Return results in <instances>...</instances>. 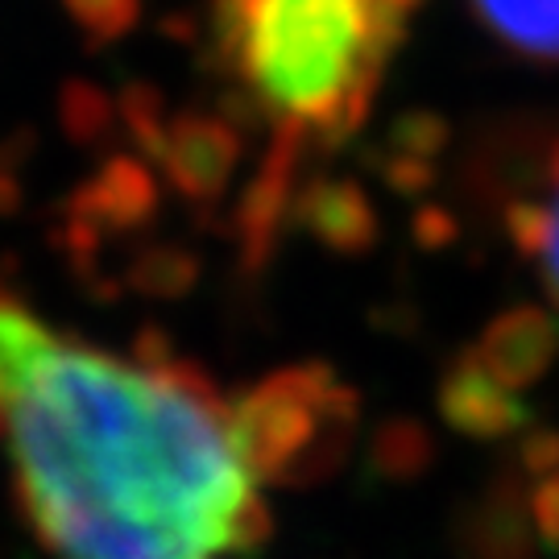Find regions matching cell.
Wrapping results in <instances>:
<instances>
[{"label": "cell", "mask_w": 559, "mask_h": 559, "mask_svg": "<svg viewBox=\"0 0 559 559\" xmlns=\"http://www.w3.org/2000/svg\"><path fill=\"white\" fill-rule=\"evenodd\" d=\"M0 436L55 559H224L258 535V448L200 385L0 299Z\"/></svg>", "instance_id": "6da1fadb"}, {"label": "cell", "mask_w": 559, "mask_h": 559, "mask_svg": "<svg viewBox=\"0 0 559 559\" xmlns=\"http://www.w3.org/2000/svg\"><path fill=\"white\" fill-rule=\"evenodd\" d=\"M411 0H216V46L286 138H340L378 96Z\"/></svg>", "instance_id": "7a4b0ae2"}, {"label": "cell", "mask_w": 559, "mask_h": 559, "mask_svg": "<svg viewBox=\"0 0 559 559\" xmlns=\"http://www.w3.org/2000/svg\"><path fill=\"white\" fill-rule=\"evenodd\" d=\"M477 9L506 41L559 59V0H477Z\"/></svg>", "instance_id": "3957f363"}, {"label": "cell", "mask_w": 559, "mask_h": 559, "mask_svg": "<svg viewBox=\"0 0 559 559\" xmlns=\"http://www.w3.org/2000/svg\"><path fill=\"white\" fill-rule=\"evenodd\" d=\"M539 253H543V270L556 286L559 295V175L556 187H551V200L543 203V221H539Z\"/></svg>", "instance_id": "277c9868"}]
</instances>
